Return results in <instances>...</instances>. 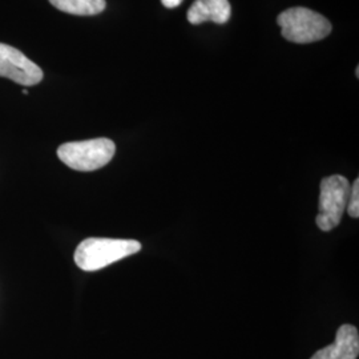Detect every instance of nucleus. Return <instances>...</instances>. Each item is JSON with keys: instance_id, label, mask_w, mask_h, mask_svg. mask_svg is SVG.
I'll list each match as a JSON object with an SVG mask.
<instances>
[{"instance_id": "f257e3e1", "label": "nucleus", "mask_w": 359, "mask_h": 359, "mask_svg": "<svg viewBox=\"0 0 359 359\" xmlns=\"http://www.w3.org/2000/svg\"><path fill=\"white\" fill-rule=\"evenodd\" d=\"M142 248V244L135 240L92 237L79 244L74 258L80 269L96 271L139 253Z\"/></svg>"}, {"instance_id": "f03ea898", "label": "nucleus", "mask_w": 359, "mask_h": 359, "mask_svg": "<svg viewBox=\"0 0 359 359\" xmlns=\"http://www.w3.org/2000/svg\"><path fill=\"white\" fill-rule=\"evenodd\" d=\"M278 26L283 28V36L297 44H308L325 39L332 32L330 22L305 7L287 8L277 18Z\"/></svg>"}, {"instance_id": "7ed1b4c3", "label": "nucleus", "mask_w": 359, "mask_h": 359, "mask_svg": "<svg viewBox=\"0 0 359 359\" xmlns=\"http://www.w3.org/2000/svg\"><path fill=\"white\" fill-rule=\"evenodd\" d=\"M115 142L109 139L65 142L59 147L57 157L67 167L79 172H92L105 167L115 156Z\"/></svg>"}, {"instance_id": "20e7f679", "label": "nucleus", "mask_w": 359, "mask_h": 359, "mask_svg": "<svg viewBox=\"0 0 359 359\" xmlns=\"http://www.w3.org/2000/svg\"><path fill=\"white\" fill-rule=\"evenodd\" d=\"M350 191L351 185L348 180L341 175H333L322 180L320 213L316 218L317 226L322 231H333L341 224Z\"/></svg>"}, {"instance_id": "39448f33", "label": "nucleus", "mask_w": 359, "mask_h": 359, "mask_svg": "<svg viewBox=\"0 0 359 359\" xmlns=\"http://www.w3.org/2000/svg\"><path fill=\"white\" fill-rule=\"evenodd\" d=\"M0 76L25 87H32L43 80L44 74L23 52L0 43Z\"/></svg>"}, {"instance_id": "423d86ee", "label": "nucleus", "mask_w": 359, "mask_h": 359, "mask_svg": "<svg viewBox=\"0 0 359 359\" xmlns=\"http://www.w3.org/2000/svg\"><path fill=\"white\" fill-rule=\"evenodd\" d=\"M358 354V329L346 323L338 329L332 345L318 350L310 359H357Z\"/></svg>"}, {"instance_id": "0eeeda50", "label": "nucleus", "mask_w": 359, "mask_h": 359, "mask_svg": "<svg viewBox=\"0 0 359 359\" xmlns=\"http://www.w3.org/2000/svg\"><path fill=\"white\" fill-rule=\"evenodd\" d=\"M231 13L228 0H196L188 10V20L194 26L205 22L224 25L229 20Z\"/></svg>"}, {"instance_id": "6e6552de", "label": "nucleus", "mask_w": 359, "mask_h": 359, "mask_svg": "<svg viewBox=\"0 0 359 359\" xmlns=\"http://www.w3.org/2000/svg\"><path fill=\"white\" fill-rule=\"evenodd\" d=\"M52 6L62 13L92 16L103 13L105 10V0H50Z\"/></svg>"}, {"instance_id": "1a4fd4ad", "label": "nucleus", "mask_w": 359, "mask_h": 359, "mask_svg": "<svg viewBox=\"0 0 359 359\" xmlns=\"http://www.w3.org/2000/svg\"><path fill=\"white\" fill-rule=\"evenodd\" d=\"M347 212L351 218L359 217V180L354 181V185L351 187L350 196L347 200Z\"/></svg>"}, {"instance_id": "9d476101", "label": "nucleus", "mask_w": 359, "mask_h": 359, "mask_svg": "<svg viewBox=\"0 0 359 359\" xmlns=\"http://www.w3.org/2000/svg\"><path fill=\"white\" fill-rule=\"evenodd\" d=\"M182 0H161V3L167 7V8H176L181 4Z\"/></svg>"}]
</instances>
